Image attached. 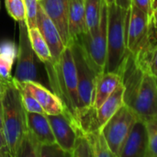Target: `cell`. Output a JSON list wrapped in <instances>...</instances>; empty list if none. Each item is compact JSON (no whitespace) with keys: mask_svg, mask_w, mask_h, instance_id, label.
Returning a JSON list of instances; mask_svg holds the SVG:
<instances>
[{"mask_svg":"<svg viewBox=\"0 0 157 157\" xmlns=\"http://www.w3.org/2000/svg\"><path fill=\"white\" fill-rule=\"evenodd\" d=\"M121 75L124 86V104L144 121L157 119L155 77L149 70L141 68L130 52Z\"/></svg>","mask_w":157,"mask_h":157,"instance_id":"1","label":"cell"},{"mask_svg":"<svg viewBox=\"0 0 157 157\" xmlns=\"http://www.w3.org/2000/svg\"><path fill=\"white\" fill-rule=\"evenodd\" d=\"M44 65L52 91L62 99L66 110L79 123L78 80L71 46H65L57 61L46 63Z\"/></svg>","mask_w":157,"mask_h":157,"instance_id":"2","label":"cell"},{"mask_svg":"<svg viewBox=\"0 0 157 157\" xmlns=\"http://www.w3.org/2000/svg\"><path fill=\"white\" fill-rule=\"evenodd\" d=\"M130 8L116 3L108 5V45L105 72L121 73L129 51L127 48Z\"/></svg>","mask_w":157,"mask_h":157,"instance_id":"3","label":"cell"},{"mask_svg":"<svg viewBox=\"0 0 157 157\" xmlns=\"http://www.w3.org/2000/svg\"><path fill=\"white\" fill-rule=\"evenodd\" d=\"M4 110V132L11 157H17L22 142L29 131L27 111L20 93L12 77L2 98Z\"/></svg>","mask_w":157,"mask_h":157,"instance_id":"4","label":"cell"},{"mask_svg":"<svg viewBox=\"0 0 157 157\" xmlns=\"http://www.w3.org/2000/svg\"><path fill=\"white\" fill-rule=\"evenodd\" d=\"M70 46L73 52L77 73L80 121V118L82 116L86 114L91 109H94V93L98 72L91 63L83 47L77 41H72Z\"/></svg>","mask_w":157,"mask_h":157,"instance_id":"5","label":"cell"},{"mask_svg":"<svg viewBox=\"0 0 157 157\" xmlns=\"http://www.w3.org/2000/svg\"><path fill=\"white\" fill-rule=\"evenodd\" d=\"M74 41H77L86 52L98 74L105 72L108 45V4L105 1L102 7L99 28L94 35L85 32L80 34Z\"/></svg>","mask_w":157,"mask_h":157,"instance_id":"6","label":"cell"},{"mask_svg":"<svg viewBox=\"0 0 157 157\" xmlns=\"http://www.w3.org/2000/svg\"><path fill=\"white\" fill-rule=\"evenodd\" d=\"M137 119L138 117L133 110L123 104L101 128L109 149L115 157L120 156L121 148Z\"/></svg>","mask_w":157,"mask_h":157,"instance_id":"7","label":"cell"},{"mask_svg":"<svg viewBox=\"0 0 157 157\" xmlns=\"http://www.w3.org/2000/svg\"><path fill=\"white\" fill-rule=\"evenodd\" d=\"M19 41L17 47V63L15 78L19 82L35 81L37 78V69L35 64V52L32 49L27 20L18 21Z\"/></svg>","mask_w":157,"mask_h":157,"instance_id":"8","label":"cell"},{"mask_svg":"<svg viewBox=\"0 0 157 157\" xmlns=\"http://www.w3.org/2000/svg\"><path fill=\"white\" fill-rule=\"evenodd\" d=\"M46 115L56 143L72 156L76 134L82 129L81 126L67 110L58 115Z\"/></svg>","mask_w":157,"mask_h":157,"instance_id":"9","label":"cell"},{"mask_svg":"<svg viewBox=\"0 0 157 157\" xmlns=\"http://www.w3.org/2000/svg\"><path fill=\"white\" fill-rule=\"evenodd\" d=\"M36 26L42 34L44 40H46L49 49L51 51L52 61L55 62L59 59L62 52L65 48V44L59 33L58 29L48 17L42 6L38 4L37 16H36Z\"/></svg>","mask_w":157,"mask_h":157,"instance_id":"10","label":"cell"},{"mask_svg":"<svg viewBox=\"0 0 157 157\" xmlns=\"http://www.w3.org/2000/svg\"><path fill=\"white\" fill-rule=\"evenodd\" d=\"M39 3L58 29L65 46L69 45V0H39Z\"/></svg>","mask_w":157,"mask_h":157,"instance_id":"11","label":"cell"},{"mask_svg":"<svg viewBox=\"0 0 157 157\" xmlns=\"http://www.w3.org/2000/svg\"><path fill=\"white\" fill-rule=\"evenodd\" d=\"M148 133L145 121L137 119L127 137L119 157H146Z\"/></svg>","mask_w":157,"mask_h":157,"instance_id":"12","label":"cell"},{"mask_svg":"<svg viewBox=\"0 0 157 157\" xmlns=\"http://www.w3.org/2000/svg\"><path fill=\"white\" fill-rule=\"evenodd\" d=\"M35 98L44 112L48 115H58L63 113L66 108L62 99L53 92L41 84L35 81L20 82Z\"/></svg>","mask_w":157,"mask_h":157,"instance_id":"13","label":"cell"},{"mask_svg":"<svg viewBox=\"0 0 157 157\" xmlns=\"http://www.w3.org/2000/svg\"><path fill=\"white\" fill-rule=\"evenodd\" d=\"M122 84V76L119 73L103 72L98 74L95 86L93 109L97 110L103 104V102Z\"/></svg>","mask_w":157,"mask_h":157,"instance_id":"14","label":"cell"},{"mask_svg":"<svg viewBox=\"0 0 157 157\" xmlns=\"http://www.w3.org/2000/svg\"><path fill=\"white\" fill-rule=\"evenodd\" d=\"M27 121L29 131L34 135L40 144L56 143L46 113L27 112Z\"/></svg>","mask_w":157,"mask_h":157,"instance_id":"15","label":"cell"},{"mask_svg":"<svg viewBox=\"0 0 157 157\" xmlns=\"http://www.w3.org/2000/svg\"><path fill=\"white\" fill-rule=\"evenodd\" d=\"M124 86L121 85L96 110L97 125L101 129L105 123L120 109L124 104Z\"/></svg>","mask_w":157,"mask_h":157,"instance_id":"16","label":"cell"},{"mask_svg":"<svg viewBox=\"0 0 157 157\" xmlns=\"http://www.w3.org/2000/svg\"><path fill=\"white\" fill-rule=\"evenodd\" d=\"M85 32H87L85 0H69V35L71 42Z\"/></svg>","mask_w":157,"mask_h":157,"instance_id":"17","label":"cell"},{"mask_svg":"<svg viewBox=\"0 0 157 157\" xmlns=\"http://www.w3.org/2000/svg\"><path fill=\"white\" fill-rule=\"evenodd\" d=\"M17 55V47L15 42L5 40L0 43V76L10 80L13 64Z\"/></svg>","mask_w":157,"mask_h":157,"instance_id":"18","label":"cell"},{"mask_svg":"<svg viewBox=\"0 0 157 157\" xmlns=\"http://www.w3.org/2000/svg\"><path fill=\"white\" fill-rule=\"evenodd\" d=\"M105 0H85L86 24L90 35L97 33L102 14V7Z\"/></svg>","mask_w":157,"mask_h":157,"instance_id":"19","label":"cell"},{"mask_svg":"<svg viewBox=\"0 0 157 157\" xmlns=\"http://www.w3.org/2000/svg\"><path fill=\"white\" fill-rule=\"evenodd\" d=\"M29 36L32 49L39 60L43 63L52 62V56L49 46L37 26L29 28Z\"/></svg>","mask_w":157,"mask_h":157,"instance_id":"20","label":"cell"},{"mask_svg":"<svg viewBox=\"0 0 157 157\" xmlns=\"http://www.w3.org/2000/svg\"><path fill=\"white\" fill-rule=\"evenodd\" d=\"M85 133L90 143L94 157H115L109 149L101 129L85 132Z\"/></svg>","mask_w":157,"mask_h":157,"instance_id":"21","label":"cell"},{"mask_svg":"<svg viewBox=\"0 0 157 157\" xmlns=\"http://www.w3.org/2000/svg\"><path fill=\"white\" fill-rule=\"evenodd\" d=\"M14 82L20 93L21 96V100L23 103V106L26 109L27 112H32V113H41L44 114V110L43 109L40 107V105L39 104V102L35 99V98L30 94V92L19 82L17 81L14 76Z\"/></svg>","mask_w":157,"mask_h":157,"instance_id":"22","label":"cell"},{"mask_svg":"<svg viewBox=\"0 0 157 157\" xmlns=\"http://www.w3.org/2000/svg\"><path fill=\"white\" fill-rule=\"evenodd\" d=\"M40 146L41 144H40V142L29 131H28L22 142L17 157H40Z\"/></svg>","mask_w":157,"mask_h":157,"instance_id":"23","label":"cell"},{"mask_svg":"<svg viewBox=\"0 0 157 157\" xmlns=\"http://www.w3.org/2000/svg\"><path fill=\"white\" fill-rule=\"evenodd\" d=\"M72 157H94L90 143L82 129L77 132Z\"/></svg>","mask_w":157,"mask_h":157,"instance_id":"24","label":"cell"},{"mask_svg":"<svg viewBox=\"0 0 157 157\" xmlns=\"http://www.w3.org/2000/svg\"><path fill=\"white\" fill-rule=\"evenodd\" d=\"M148 133V150L146 157H157V119L145 121Z\"/></svg>","mask_w":157,"mask_h":157,"instance_id":"25","label":"cell"},{"mask_svg":"<svg viewBox=\"0 0 157 157\" xmlns=\"http://www.w3.org/2000/svg\"><path fill=\"white\" fill-rule=\"evenodd\" d=\"M6 7L9 16L16 21L27 19V10L24 0H10L6 4Z\"/></svg>","mask_w":157,"mask_h":157,"instance_id":"26","label":"cell"},{"mask_svg":"<svg viewBox=\"0 0 157 157\" xmlns=\"http://www.w3.org/2000/svg\"><path fill=\"white\" fill-rule=\"evenodd\" d=\"M66 157L70 156L68 153H66L57 143L49 144H41L40 157Z\"/></svg>","mask_w":157,"mask_h":157,"instance_id":"27","label":"cell"},{"mask_svg":"<svg viewBox=\"0 0 157 157\" xmlns=\"http://www.w3.org/2000/svg\"><path fill=\"white\" fill-rule=\"evenodd\" d=\"M152 3L153 0H132V5H134L136 7H138L141 11H143L149 17H152L154 12Z\"/></svg>","mask_w":157,"mask_h":157,"instance_id":"28","label":"cell"},{"mask_svg":"<svg viewBox=\"0 0 157 157\" xmlns=\"http://www.w3.org/2000/svg\"><path fill=\"white\" fill-rule=\"evenodd\" d=\"M0 154H2L4 157H11L7 141L3 130H0Z\"/></svg>","mask_w":157,"mask_h":157,"instance_id":"29","label":"cell"},{"mask_svg":"<svg viewBox=\"0 0 157 157\" xmlns=\"http://www.w3.org/2000/svg\"><path fill=\"white\" fill-rule=\"evenodd\" d=\"M149 70L155 77H157V49L155 50V52L152 57V60L150 62Z\"/></svg>","mask_w":157,"mask_h":157,"instance_id":"30","label":"cell"},{"mask_svg":"<svg viewBox=\"0 0 157 157\" xmlns=\"http://www.w3.org/2000/svg\"><path fill=\"white\" fill-rule=\"evenodd\" d=\"M8 82H9V80H6L2 76H0V99H2V98L4 96V93L8 85Z\"/></svg>","mask_w":157,"mask_h":157,"instance_id":"31","label":"cell"},{"mask_svg":"<svg viewBox=\"0 0 157 157\" xmlns=\"http://www.w3.org/2000/svg\"><path fill=\"white\" fill-rule=\"evenodd\" d=\"M115 3L121 7L129 9L132 4V0H115Z\"/></svg>","mask_w":157,"mask_h":157,"instance_id":"32","label":"cell"},{"mask_svg":"<svg viewBox=\"0 0 157 157\" xmlns=\"http://www.w3.org/2000/svg\"><path fill=\"white\" fill-rule=\"evenodd\" d=\"M0 130L4 131V110H3L2 99H0Z\"/></svg>","mask_w":157,"mask_h":157,"instance_id":"33","label":"cell"},{"mask_svg":"<svg viewBox=\"0 0 157 157\" xmlns=\"http://www.w3.org/2000/svg\"><path fill=\"white\" fill-rule=\"evenodd\" d=\"M153 20H154V23H155V27L157 28V7L155 9H154V12H153Z\"/></svg>","mask_w":157,"mask_h":157,"instance_id":"34","label":"cell"},{"mask_svg":"<svg viewBox=\"0 0 157 157\" xmlns=\"http://www.w3.org/2000/svg\"><path fill=\"white\" fill-rule=\"evenodd\" d=\"M152 6H153V9H155V8H156L157 7V0H153Z\"/></svg>","mask_w":157,"mask_h":157,"instance_id":"35","label":"cell"},{"mask_svg":"<svg viewBox=\"0 0 157 157\" xmlns=\"http://www.w3.org/2000/svg\"><path fill=\"white\" fill-rule=\"evenodd\" d=\"M105 1L107 2V4H108V5L112 4V3H115V0H105Z\"/></svg>","mask_w":157,"mask_h":157,"instance_id":"36","label":"cell"},{"mask_svg":"<svg viewBox=\"0 0 157 157\" xmlns=\"http://www.w3.org/2000/svg\"><path fill=\"white\" fill-rule=\"evenodd\" d=\"M9 1H10V0H5V3H6V4H7V3H8Z\"/></svg>","mask_w":157,"mask_h":157,"instance_id":"37","label":"cell"},{"mask_svg":"<svg viewBox=\"0 0 157 157\" xmlns=\"http://www.w3.org/2000/svg\"><path fill=\"white\" fill-rule=\"evenodd\" d=\"M0 157H4V156H3V155H2V154H0Z\"/></svg>","mask_w":157,"mask_h":157,"instance_id":"38","label":"cell"},{"mask_svg":"<svg viewBox=\"0 0 157 157\" xmlns=\"http://www.w3.org/2000/svg\"><path fill=\"white\" fill-rule=\"evenodd\" d=\"M155 79H156V84H157V77H155Z\"/></svg>","mask_w":157,"mask_h":157,"instance_id":"39","label":"cell"}]
</instances>
